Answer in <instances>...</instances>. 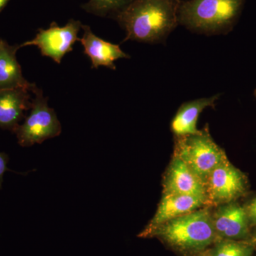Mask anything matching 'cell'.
<instances>
[{"mask_svg":"<svg viewBox=\"0 0 256 256\" xmlns=\"http://www.w3.org/2000/svg\"><path fill=\"white\" fill-rule=\"evenodd\" d=\"M180 0H132L116 20L124 28V42L159 43L178 24Z\"/></svg>","mask_w":256,"mask_h":256,"instance_id":"obj_1","label":"cell"},{"mask_svg":"<svg viewBox=\"0 0 256 256\" xmlns=\"http://www.w3.org/2000/svg\"><path fill=\"white\" fill-rule=\"evenodd\" d=\"M212 206L182 216L154 229L149 238H156L182 256H195L218 240L212 222Z\"/></svg>","mask_w":256,"mask_h":256,"instance_id":"obj_2","label":"cell"},{"mask_svg":"<svg viewBox=\"0 0 256 256\" xmlns=\"http://www.w3.org/2000/svg\"><path fill=\"white\" fill-rule=\"evenodd\" d=\"M242 0H188L181 2L178 23L203 34L223 33L239 14Z\"/></svg>","mask_w":256,"mask_h":256,"instance_id":"obj_3","label":"cell"},{"mask_svg":"<svg viewBox=\"0 0 256 256\" xmlns=\"http://www.w3.org/2000/svg\"><path fill=\"white\" fill-rule=\"evenodd\" d=\"M173 156L183 160L204 184L210 173L228 159L214 140L207 126L196 134L175 137Z\"/></svg>","mask_w":256,"mask_h":256,"instance_id":"obj_4","label":"cell"},{"mask_svg":"<svg viewBox=\"0 0 256 256\" xmlns=\"http://www.w3.org/2000/svg\"><path fill=\"white\" fill-rule=\"evenodd\" d=\"M33 92L35 98L32 102L31 112L16 129L18 143L22 146L41 144L60 136L62 131L56 114L48 106L41 89L36 88Z\"/></svg>","mask_w":256,"mask_h":256,"instance_id":"obj_5","label":"cell"},{"mask_svg":"<svg viewBox=\"0 0 256 256\" xmlns=\"http://www.w3.org/2000/svg\"><path fill=\"white\" fill-rule=\"evenodd\" d=\"M204 186L208 204L212 207L238 201L249 190L246 175L228 159L222 162L210 173Z\"/></svg>","mask_w":256,"mask_h":256,"instance_id":"obj_6","label":"cell"},{"mask_svg":"<svg viewBox=\"0 0 256 256\" xmlns=\"http://www.w3.org/2000/svg\"><path fill=\"white\" fill-rule=\"evenodd\" d=\"M82 26L80 21L74 20H69L64 26L53 23L46 30H38L34 38L24 42L20 47L37 46L42 56L60 64L64 56L73 50L74 44L80 41L78 34Z\"/></svg>","mask_w":256,"mask_h":256,"instance_id":"obj_7","label":"cell"},{"mask_svg":"<svg viewBox=\"0 0 256 256\" xmlns=\"http://www.w3.org/2000/svg\"><path fill=\"white\" fill-rule=\"evenodd\" d=\"M215 207L212 210V222L218 239L252 240V229L245 210L238 201Z\"/></svg>","mask_w":256,"mask_h":256,"instance_id":"obj_8","label":"cell"},{"mask_svg":"<svg viewBox=\"0 0 256 256\" xmlns=\"http://www.w3.org/2000/svg\"><path fill=\"white\" fill-rule=\"evenodd\" d=\"M206 206H210L208 202L200 197L162 194L154 216L142 232L138 234V237L149 238L152 232L162 224Z\"/></svg>","mask_w":256,"mask_h":256,"instance_id":"obj_9","label":"cell"},{"mask_svg":"<svg viewBox=\"0 0 256 256\" xmlns=\"http://www.w3.org/2000/svg\"><path fill=\"white\" fill-rule=\"evenodd\" d=\"M162 186V194L188 195L208 202L204 184L178 156H172L165 172Z\"/></svg>","mask_w":256,"mask_h":256,"instance_id":"obj_10","label":"cell"},{"mask_svg":"<svg viewBox=\"0 0 256 256\" xmlns=\"http://www.w3.org/2000/svg\"><path fill=\"white\" fill-rule=\"evenodd\" d=\"M82 28L84 34L80 42L84 47V54L92 62V68L106 66L116 70V60L130 58V56L124 53L118 45L106 42L94 34L90 26L82 25Z\"/></svg>","mask_w":256,"mask_h":256,"instance_id":"obj_11","label":"cell"},{"mask_svg":"<svg viewBox=\"0 0 256 256\" xmlns=\"http://www.w3.org/2000/svg\"><path fill=\"white\" fill-rule=\"evenodd\" d=\"M28 90L0 88V128L18 129L25 111L31 108Z\"/></svg>","mask_w":256,"mask_h":256,"instance_id":"obj_12","label":"cell"},{"mask_svg":"<svg viewBox=\"0 0 256 256\" xmlns=\"http://www.w3.org/2000/svg\"><path fill=\"white\" fill-rule=\"evenodd\" d=\"M220 94L184 102L171 122V130L175 137L196 134L200 131L196 124L200 114L207 108H214Z\"/></svg>","mask_w":256,"mask_h":256,"instance_id":"obj_13","label":"cell"},{"mask_svg":"<svg viewBox=\"0 0 256 256\" xmlns=\"http://www.w3.org/2000/svg\"><path fill=\"white\" fill-rule=\"evenodd\" d=\"M12 48L0 42V88H24L34 92L36 86L24 78Z\"/></svg>","mask_w":256,"mask_h":256,"instance_id":"obj_14","label":"cell"},{"mask_svg":"<svg viewBox=\"0 0 256 256\" xmlns=\"http://www.w3.org/2000/svg\"><path fill=\"white\" fill-rule=\"evenodd\" d=\"M256 250L252 240L218 239L204 252L195 256H252Z\"/></svg>","mask_w":256,"mask_h":256,"instance_id":"obj_15","label":"cell"},{"mask_svg":"<svg viewBox=\"0 0 256 256\" xmlns=\"http://www.w3.org/2000/svg\"><path fill=\"white\" fill-rule=\"evenodd\" d=\"M132 0H89L82 5V8L88 13L96 16H116L122 12L132 2Z\"/></svg>","mask_w":256,"mask_h":256,"instance_id":"obj_16","label":"cell"},{"mask_svg":"<svg viewBox=\"0 0 256 256\" xmlns=\"http://www.w3.org/2000/svg\"><path fill=\"white\" fill-rule=\"evenodd\" d=\"M246 214L248 220L250 228L256 227V194L249 198L244 204H242Z\"/></svg>","mask_w":256,"mask_h":256,"instance_id":"obj_17","label":"cell"},{"mask_svg":"<svg viewBox=\"0 0 256 256\" xmlns=\"http://www.w3.org/2000/svg\"><path fill=\"white\" fill-rule=\"evenodd\" d=\"M9 158L5 153L0 152V190L2 188L3 182V176L6 171H9L8 168V162Z\"/></svg>","mask_w":256,"mask_h":256,"instance_id":"obj_18","label":"cell"},{"mask_svg":"<svg viewBox=\"0 0 256 256\" xmlns=\"http://www.w3.org/2000/svg\"><path fill=\"white\" fill-rule=\"evenodd\" d=\"M252 242H254L256 246V228H252Z\"/></svg>","mask_w":256,"mask_h":256,"instance_id":"obj_19","label":"cell"},{"mask_svg":"<svg viewBox=\"0 0 256 256\" xmlns=\"http://www.w3.org/2000/svg\"><path fill=\"white\" fill-rule=\"evenodd\" d=\"M8 1L9 0H0V11L2 10V8L6 5Z\"/></svg>","mask_w":256,"mask_h":256,"instance_id":"obj_20","label":"cell"},{"mask_svg":"<svg viewBox=\"0 0 256 256\" xmlns=\"http://www.w3.org/2000/svg\"><path fill=\"white\" fill-rule=\"evenodd\" d=\"M255 94H256V92H255Z\"/></svg>","mask_w":256,"mask_h":256,"instance_id":"obj_21","label":"cell"}]
</instances>
